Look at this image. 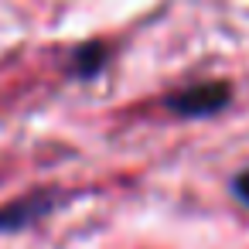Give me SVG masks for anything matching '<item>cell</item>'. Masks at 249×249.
Here are the masks:
<instances>
[{"label":"cell","mask_w":249,"mask_h":249,"mask_svg":"<svg viewBox=\"0 0 249 249\" xmlns=\"http://www.w3.org/2000/svg\"><path fill=\"white\" fill-rule=\"evenodd\" d=\"M229 103V86L225 82H201L191 89H181L178 96L167 99V109L178 116H212Z\"/></svg>","instance_id":"1"},{"label":"cell","mask_w":249,"mask_h":249,"mask_svg":"<svg viewBox=\"0 0 249 249\" xmlns=\"http://www.w3.org/2000/svg\"><path fill=\"white\" fill-rule=\"evenodd\" d=\"M41 212H48V198H28L24 205H14L7 212H0V229H18V225L31 222Z\"/></svg>","instance_id":"2"},{"label":"cell","mask_w":249,"mask_h":249,"mask_svg":"<svg viewBox=\"0 0 249 249\" xmlns=\"http://www.w3.org/2000/svg\"><path fill=\"white\" fill-rule=\"evenodd\" d=\"M232 191H235V198H239L242 205H249V171H242V174L232 181Z\"/></svg>","instance_id":"3"}]
</instances>
